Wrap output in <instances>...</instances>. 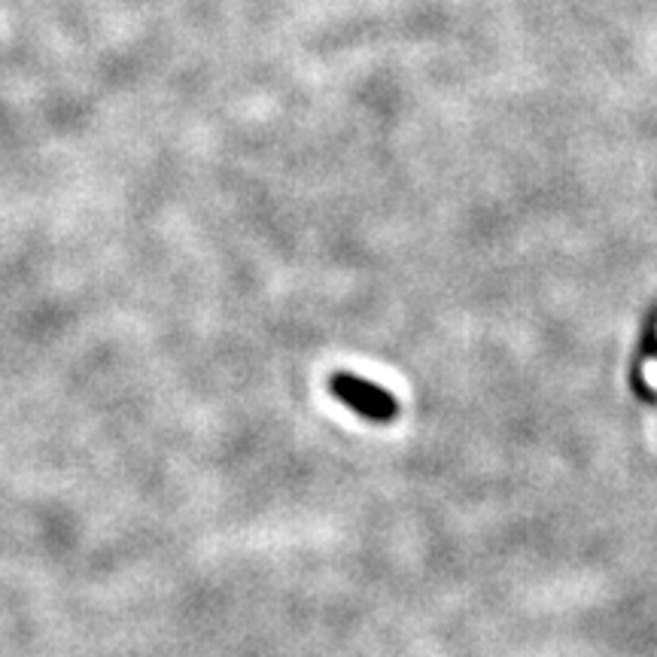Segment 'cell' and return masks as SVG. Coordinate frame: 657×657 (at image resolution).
<instances>
[{"mask_svg":"<svg viewBox=\"0 0 657 657\" xmlns=\"http://www.w3.org/2000/svg\"><path fill=\"white\" fill-rule=\"evenodd\" d=\"M329 387H332V393H335L344 405H350L356 414L369 417V420L387 423V420H393L396 411H399V402H396L387 390H381L378 384L362 381V378H353V375H332Z\"/></svg>","mask_w":657,"mask_h":657,"instance_id":"6da1fadb","label":"cell"}]
</instances>
